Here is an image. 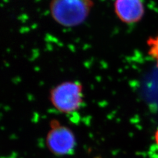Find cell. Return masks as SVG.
<instances>
[{"instance_id": "obj_1", "label": "cell", "mask_w": 158, "mask_h": 158, "mask_svg": "<svg viewBox=\"0 0 158 158\" xmlns=\"http://www.w3.org/2000/svg\"><path fill=\"white\" fill-rule=\"evenodd\" d=\"M94 5L93 0H51L49 11L59 25L75 27L86 21Z\"/></svg>"}, {"instance_id": "obj_2", "label": "cell", "mask_w": 158, "mask_h": 158, "mask_svg": "<svg viewBox=\"0 0 158 158\" xmlns=\"http://www.w3.org/2000/svg\"><path fill=\"white\" fill-rule=\"evenodd\" d=\"M53 106L62 113L77 110L82 100V86L79 82H64L53 88L50 92Z\"/></svg>"}, {"instance_id": "obj_3", "label": "cell", "mask_w": 158, "mask_h": 158, "mask_svg": "<svg viewBox=\"0 0 158 158\" xmlns=\"http://www.w3.org/2000/svg\"><path fill=\"white\" fill-rule=\"evenodd\" d=\"M75 140L73 132L66 127L53 124L47 136V145L54 154L65 155L75 146Z\"/></svg>"}, {"instance_id": "obj_4", "label": "cell", "mask_w": 158, "mask_h": 158, "mask_svg": "<svg viewBox=\"0 0 158 158\" xmlns=\"http://www.w3.org/2000/svg\"><path fill=\"white\" fill-rule=\"evenodd\" d=\"M114 11L122 23L131 24L141 21L145 8L142 0H115Z\"/></svg>"}, {"instance_id": "obj_5", "label": "cell", "mask_w": 158, "mask_h": 158, "mask_svg": "<svg viewBox=\"0 0 158 158\" xmlns=\"http://www.w3.org/2000/svg\"><path fill=\"white\" fill-rule=\"evenodd\" d=\"M148 47V55L156 62L158 66V34L154 37H150L146 42Z\"/></svg>"}, {"instance_id": "obj_6", "label": "cell", "mask_w": 158, "mask_h": 158, "mask_svg": "<svg viewBox=\"0 0 158 158\" xmlns=\"http://www.w3.org/2000/svg\"><path fill=\"white\" fill-rule=\"evenodd\" d=\"M155 140H156V144L158 147V128H157V131L156 132V135H155Z\"/></svg>"}]
</instances>
